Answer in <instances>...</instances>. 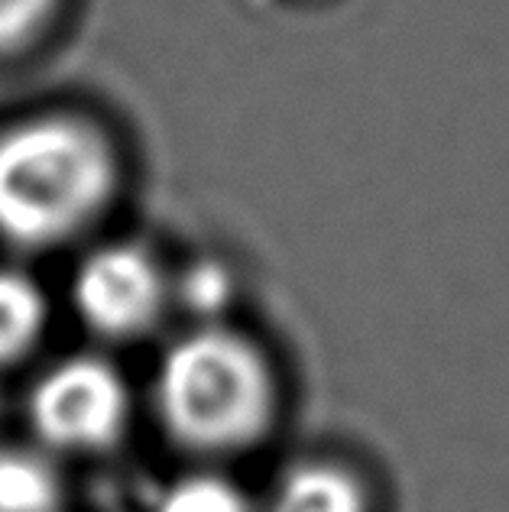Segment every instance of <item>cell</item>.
<instances>
[{
    "label": "cell",
    "mask_w": 509,
    "mask_h": 512,
    "mask_svg": "<svg viewBox=\"0 0 509 512\" xmlns=\"http://www.w3.org/2000/svg\"><path fill=\"white\" fill-rule=\"evenodd\" d=\"M279 373L270 354L231 325H195L156 363L153 406L163 431L189 454L237 457L279 419Z\"/></svg>",
    "instance_id": "obj_1"
},
{
    "label": "cell",
    "mask_w": 509,
    "mask_h": 512,
    "mask_svg": "<svg viewBox=\"0 0 509 512\" xmlns=\"http://www.w3.org/2000/svg\"><path fill=\"white\" fill-rule=\"evenodd\" d=\"M120 166L82 117H33L0 133V234L23 247L62 244L111 205Z\"/></svg>",
    "instance_id": "obj_2"
},
{
    "label": "cell",
    "mask_w": 509,
    "mask_h": 512,
    "mask_svg": "<svg viewBox=\"0 0 509 512\" xmlns=\"http://www.w3.org/2000/svg\"><path fill=\"white\" fill-rule=\"evenodd\" d=\"M30 419L36 435L52 448L91 454L124 435L130 389L107 360L69 357L33 386Z\"/></svg>",
    "instance_id": "obj_3"
},
{
    "label": "cell",
    "mask_w": 509,
    "mask_h": 512,
    "mask_svg": "<svg viewBox=\"0 0 509 512\" xmlns=\"http://www.w3.org/2000/svg\"><path fill=\"white\" fill-rule=\"evenodd\" d=\"M172 299L166 269L140 244H104L91 250L72 279V302L91 328L111 341L150 334Z\"/></svg>",
    "instance_id": "obj_4"
},
{
    "label": "cell",
    "mask_w": 509,
    "mask_h": 512,
    "mask_svg": "<svg viewBox=\"0 0 509 512\" xmlns=\"http://www.w3.org/2000/svg\"><path fill=\"white\" fill-rule=\"evenodd\" d=\"M263 512H373V500L347 464L308 457L276 477Z\"/></svg>",
    "instance_id": "obj_5"
},
{
    "label": "cell",
    "mask_w": 509,
    "mask_h": 512,
    "mask_svg": "<svg viewBox=\"0 0 509 512\" xmlns=\"http://www.w3.org/2000/svg\"><path fill=\"white\" fill-rule=\"evenodd\" d=\"M62 480L39 451H0V512H59Z\"/></svg>",
    "instance_id": "obj_6"
},
{
    "label": "cell",
    "mask_w": 509,
    "mask_h": 512,
    "mask_svg": "<svg viewBox=\"0 0 509 512\" xmlns=\"http://www.w3.org/2000/svg\"><path fill=\"white\" fill-rule=\"evenodd\" d=\"M46 328V299L20 269H0V363L26 354Z\"/></svg>",
    "instance_id": "obj_7"
},
{
    "label": "cell",
    "mask_w": 509,
    "mask_h": 512,
    "mask_svg": "<svg viewBox=\"0 0 509 512\" xmlns=\"http://www.w3.org/2000/svg\"><path fill=\"white\" fill-rule=\"evenodd\" d=\"M150 512H260L240 483L218 470L182 474L159 490Z\"/></svg>",
    "instance_id": "obj_8"
},
{
    "label": "cell",
    "mask_w": 509,
    "mask_h": 512,
    "mask_svg": "<svg viewBox=\"0 0 509 512\" xmlns=\"http://www.w3.org/2000/svg\"><path fill=\"white\" fill-rule=\"evenodd\" d=\"M231 295V279L224 266L198 263L182 276V299L198 312V325H218V308Z\"/></svg>",
    "instance_id": "obj_9"
},
{
    "label": "cell",
    "mask_w": 509,
    "mask_h": 512,
    "mask_svg": "<svg viewBox=\"0 0 509 512\" xmlns=\"http://www.w3.org/2000/svg\"><path fill=\"white\" fill-rule=\"evenodd\" d=\"M59 0H0V52L33 39Z\"/></svg>",
    "instance_id": "obj_10"
}]
</instances>
